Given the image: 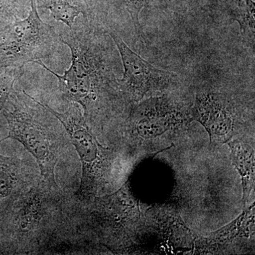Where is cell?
<instances>
[{
    "label": "cell",
    "instance_id": "1",
    "mask_svg": "<svg viewBox=\"0 0 255 255\" xmlns=\"http://www.w3.org/2000/svg\"><path fill=\"white\" fill-rule=\"evenodd\" d=\"M61 43L69 47L72 63L60 75L37 60L58 80L64 98L79 104L86 120L98 118L102 110L121 97L119 79L114 69L113 54L108 33L85 19L75 20L71 28L59 33Z\"/></svg>",
    "mask_w": 255,
    "mask_h": 255
},
{
    "label": "cell",
    "instance_id": "2",
    "mask_svg": "<svg viewBox=\"0 0 255 255\" xmlns=\"http://www.w3.org/2000/svg\"><path fill=\"white\" fill-rule=\"evenodd\" d=\"M11 110L4 107L9 133L3 140L14 139L21 142L36 159L42 176L56 185L55 168L58 161L57 124L41 102L23 91V96L12 90Z\"/></svg>",
    "mask_w": 255,
    "mask_h": 255
},
{
    "label": "cell",
    "instance_id": "3",
    "mask_svg": "<svg viewBox=\"0 0 255 255\" xmlns=\"http://www.w3.org/2000/svg\"><path fill=\"white\" fill-rule=\"evenodd\" d=\"M61 43L55 28L40 18L36 0L22 20L16 19L0 35V59L12 68L53 56Z\"/></svg>",
    "mask_w": 255,
    "mask_h": 255
},
{
    "label": "cell",
    "instance_id": "4",
    "mask_svg": "<svg viewBox=\"0 0 255 255\" xmlns=\"http://www.w3.org/2000/svg\"><path fill=\"white\" fill-rule=\"evenodd\" d=\"M108 34L118 48L123 63V77L119 80L122 97L132 102H140L177 85V75L160 70L146 61L132 51L116 32L110 31Z\"/></svg>",
    "mask_w": 255,
    "mask_h": 255
},
{
    "label": "cell",
    "instance_id": "5",
    "mask_svg": "<svg viewBox=\"0 0 255 255\" xmlns=\"http://www.w3.org/2000/svg\"><path fill=\"white\" fill-rule=\"evenodd\" d=\"M190 117L191 121H196L205 128L211 142H227L236 132L237 119L234 104L223 94L199 92Z\"/></svg>",
    "mask_w": 255,
    "mask_h": 255
},
{
    "label": "cell",
    "instance_id": "6",
    "mask_svg": "<svg viewBox=\"0 0 255 255\" xmlns=\"http://www.w3.org/2000/svg\"><path fill=\"white\" fill-rule=\"evenodd\" d=\"M50 113L59 121L70 136L82 163L83 174L88 170L100 155L98 142L87 124L85 116L82 115L80 107L76 103L72 104L68 110L64 113L55 112L49 106L41 103Z\"/></svg>",
    "mask_w": 255,
    "mask_h": 255
},
{
    "label": "cell",
    "instance_id": "7",
    "mask_svg": "<svg viewBox=\"0 0 255 255\" xmlns=\"http://www.w3.org/2000/svg\"><path fill=\"white\" fill-rule=\"evenodd\" d=\"M132 115L134 130L142 136L161 134L181 123L183 117L169 102L161 98L144 102Z\"/></svg>",
    "mask_w": 255,
    "mask_h": 255
},
{
    "label": "cell",
    "instance_id": "8",
    "mask_svg": "<svg viewBox=\"0 0 255 255\" xmlns=\"http://www.w3.org/2000/svg\"><path fill=\"white\" fill-rule=\"evenodd\" d=\"M227 143L231 150V157L233 163L241 176L243 201L246 205L255 187L254 148L241 140H230Z\"/></svg>",
    "mask_w": 255,
    "mask_h": 255
},
{
    "label": "cell",
    "instance_id": "9",
    "mask_svg": "<svg viewBox=\"0 0 255 255\" xmlns=\"http://www.w3.org/2000/svg\"><path fill=\"white\" fill-rule=\"evenodd\" d=\"M38 7L49 10L56 21L65 23L67 27L73 26L76 18L82 15L84 19L98 26L95 16L82 1L74 0H41Z\"/></svg>",
    "mask_w": 255,
    "mask_h": 255
},
{
    "label": "cell",
    "instance_id": "10",
    "mask_svg": "<svg viewBox=\"0 0 255 255\" xmlns=\"http://www.w3.org/2000/svg\"><path fill=\"white\" fill-rule=\"evenodd\" d=\"M251 209L246 210L232 223L221 228L219 231L211 233L207 238H201L197 241L198 246L204 250L219 251L232 244L235 240L244 234L249 223Z\"/></svg>",
    "mask_w": 255,
    "mask_h": 255
},
{
    "label": "cell",
    "instance_id": "11",
    "mask_svg": "<svg viewBox=\"0 0 255 255\" xmlns=\"http://www.w3.org/2000/svg\"><path fill=\"white\" fill-rule=\"evenodd\" d=\"M255 2L253 0H235L231 18L239 24L242 35L255 41Z\"/></svg>",
    "mask_w": 255,
    "mask_h": 255
},
{
    "label": "cell",
    "instance_id": "12",
    "mask_svg": "<svg viewBox=\"0 0 255 255\" xmlns=\"http://www.w3.org/2000/svg\"><path fill=\"white\" fill-rule=\"evenodd\" d=\"M120 1L125 5L130 17H131L132 22L133 23L137 38L140 40L143 39V31H142V28L140 24L139 15H140L141 10L147 4L149 0H120Z\"/></svg>",
    "mask_w": 255,
    "mask_h": 255
},
{
    "label": "cell",
    "instance_id": "13",
    "mask_svg": "<svg viewBox=\"0 0 255 255\" xmlns=\"http://www.w3.org/2000/svg\"><path fill=\"white\" fill-rule=\"evenodd\" d=\"M12 188V175L4 164H0V199L7 196Z\"/></svg>",
    "mask_w": 255,
    "mask_h": 255
}]
</instances>
